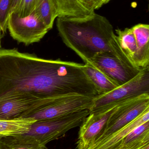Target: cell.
I'll use <instances>...</instances> for the list:
<instances>
[{
	"label": "cell",
	"instance_id": "17",
	"mask_svg": "<svg viewBox=\"0 0 149 149\" xmlns=\"http://www.w3.org/2000/svg\"><path fill=\"white\" fill-rule=\"evenodd\" d=\"M36 120L32 118H17L13 120L0 119V138L27 133Z\"/></svg>",
	"mask_w": 149,
	"mask_h": 149
},
{
	"label": "cell",
	"instance_id": "12",
	"mask_svg": "<svg viewBox=\"0 0 149 149\" xmlns=\"http://www.w3.org/2000/svg\"><path fill=\"white\" fill-rule=\"evenodd\" d=\"M149 121V110L113 134L93 144L87 149H112L137 127Z\"/></svg>",
	"mask_w": 149,
	"mask_h": 149
},
{
	"label": "cell",
	"instance_id": "19",
	"mask_svg": "<svg viewBox=\"0 0 149 149\" xmlns=\"http://www.w3.org/2000/svg\"><path fill=\"white\" fill-rule=\"evenodd\" d=\"M14 0H0V29L3 34L7 30L8 18Z\"/></svg>",
	"mask_w": 149,
	"mask_h": 149
},
{
	"label": "cell",
	"instance_id": "1",
	"mask_svg": "<svg viewBox=\"0 0 149 149\" xmlns=\"http://www.w3.org/2000/svg\"><path fill=\"white\" fill-rule=\"evenodd\" d=\"M13 91L29 93L40 99L100 95L82 64L1 49L0 96Z\"/></svg>",
	"mask_w": 149,
	"mask_h": 149
},
{
	"label": "cell",
	"instance_id": "11",
	"mask_svg": "<svg viewBox=\"0 0 149 149\" xmlns=\"http://www.w3.org/2000/svg\"><path fill=\"white\" fill-rule=\"evenodd\" d=\"M90 62L119 86L135 77L141 70L128 66L113 56L99 54Z\"/></svg>",
	"mask_w": 149,
	"mask_h": 149
},
{
	"label": "cell",
	"instance_id": "16",
	"mask_svg": "<svg viewBox=\"0 0 149 149\" xmlns=\"http://www.w3.org/2000/svg\"><path fill=\"white\" fill-rule=\"evenodd\" d=\"M0 149H48L38 141L24 134L0 138Z\"/></svg>",
	"mask_w": 149,
	"mask_h": 149
},
{
	"label": "cell",
	"instance_id": "25",
	"mask_svg": "<svg viewBox=\"0 0 149 149\" xmlns=\"http://www.w3.org/2000/svg\"><path fill=\"white\" fill-rule=\"evenodd\" d=\"M111 0H104V3L105 4H106V3H108Z\"/></svg>",
	"mask_w": 149,
	"mask_h": 149
},
{
	"label": "cell",
	"instance_id": "3",
	"mask_svg": "<svg viewBox=\"0 0 149 149\" xmlns=\"http://www.w3.org/2000/svg\"><path fill=\"white\" fill-rule=\"evenodd\" d=\"M122 53L135 69L149 67V25L138 24L130 28L115 30Z\"/></svg>",
	"mask_w": 149,
	"mask_h": 149
},
{
	"label": "cell",
	"instance_id": "10",
	"mask_svg": "<svg viewBox=\"0 0 149 149\" xmlns=\"http://www.w3.org/2000/svg\"><path fill=\"white\" fill-rule=\"evenodd\" d=\"M42 99L29 93L13 91L0 96V119L21 118L33 109Z\"/></svg>",
	"mask_w": 149,
	"mask_h": 149
},
{
	"label": "cell",
	"instance_id": "9",
	"mask_svg": "<svg viewBox=\"0 0 149 149\" xmlns=\"http://www.w3.org/2000/svg\"><path fill=\"white\" fill-rule=\"evenodd\" d=\"M121 103L108 105L90 111L89 114L80 125L76 143L77 149L88 148L103 129L111 115Z\"/></svg>",
	"mask_w": 149,
	"mask_h": 149
},
{
	"label": "cell",
	"instance_id": "18",
	"mask_svg": "<svg viewBox=\"0 0 149 149\" xmlns=\"http://www.w3.org/2000/svg\"><path fill=\"white\" fill-rule=\"evenodd\" d=\"M34 11L50 30L51 29L57 17L50 0H37Z\"/></svg>",
	"mask_w": 149,
	"mask_h": 149
},
{
	"label": "cell",
	"instance_id": "13",
	"mask_svg": "<svg viewBox=\"0 0 149 149\" xmlns=\"http://www.w3.org/2000/svg\"><path fill=\"white\" fill-rule=\"evenodd\" d=\"M149 143V121L137 127L112 149H139Z\"/></svg>",
	"mask_w": 149,
	"mask_h": 149
},
{
	"label": "cell",
	"instance_id": "14",
	"mask_svg": "<svg viewBox=\"0 0 149 149\" xmlns=\"http://www.w3.org/2000/svg\"><path fill=\"white\" fill-rule=\"evenodd\" d=\"M84 69L87 76L97 88L100 95L108 93L120 86L92 62L85 63Z\"/></svg>",
	"mask_w": 149,
	"mask_h": 149
},
{
	"label": "cell",
	"instance_id": "21",
	"mask_svg": "<svg viewBox=\"0 0 149 149\" xmlns=\"http://www.w3.org/2000/svg\"><path fill=\"white\" fill-rule=\"evenodd\" d=\"M82 1L86 8L92 13L105 4L104 0H82Z\"/></svg>",
	"mask_w": 149,
	"mask_h": 149
},
{
	"label": "cell",
	"instance_id": "8",
	"mask_svg": "<svg viewBox=\"0 0 149 149\" xmlns=\"http://www.w3.org/2000/svg\"><path fill=\"white\" fill-rule=\"evenodd\" d=\"M7 29L14 39L26 45L39 42L50 31L34 10L25 17H21L15 11L11 12Z\"/></svg>",
	"mask_w": 149,
	"mask_h": 149
},
{
	"label": "cell",
	"instance_id": "15",
	"mask_svg": "<svg viewBox=\"0 0 149 149\" xmlns=\"http://www.w3.org/2000/svg\"><path fill=\"white\" fill-rule=\"evenodd\" d=\"M50 1L57 17L81 16L92 13L86 8L82 0H50Z\"/></svg>",
	"mask_w": 149,
	"mask_h": 149
},
{
	"label": "cell",
	"instance_id": "6",
	"mask_svg": "<svg viewBox=\"0 0 149 149\" xmlns=\"http://www.w3.org/2000/svg\"><path fill=\"white\" fill-rule=\"evenodd\" d=\"M148 110L149 94H144L120 103L91 145L122 128Z\"/></svg>",
	"mask_w": 149,
	"mask_h": 149
},
{
	"label": "cell",
	"instance_id": "7",
	"mask_svg": "<svg viewBox=\"0 0 149 149\" xmlns=\"http://www.w3.org/2000/svg\"><path fill=\"white\" fill-rule=\"evenodd\" d=\"M144 94H149V67L141 70L132 79L111 92L94 98L90 111L120 103Z\"/></svg>",
	"mask_w": 149,
	"mask_h": 149
},
{
	"label": "cell",
	"instance_id": "5",
	"mask_svg": "<svg viewBox=\"0 0 149 149\" xmlns=\"http://www.w3.org/2000/svg\"><path fill=\"white\" fill-rule=\"evenodd\" d=\"M90 113L89 109H85L60 118L36 121L24 134L46 146L50 142L64 136L71 130L80 126Z\"/></svg>",
	"mask_w": 149,
	"mask_h": 149
},
{
	"label": "cell",
	"instance_id": "4",
	"mask_svg": "<svg viewBox=\"0 0 149 149\" xmlns=\"http://www.w3.org/2000/svg\"><path fill=\"white\" fill-rule=\"evenodd\" d=\"M94 98L72 95L42 99L34 108L21 118H32L36 121L51 120L82 111L91 110Z\"/></svg>",
	"mask_w": 149,
	"mask_h": 149
},
{
	"label": "cell",
	"instance_id": "24",
	"mask_svg": "<svg viewBox=\"0 0 149 149\" xmlns=\"http://www.w3.org/2000/svg\"><path fill=\"white\" fill-rule=\"evenodd\" d=\"M139 149H149V143L145 145L143 147H142L141 148Z\"/></svg>",
	"mask_w": 149,
	"mask_h": 149
},
{
	"label": "cell",
	"instance_id": "22",
	"mask_svg": "<svg viewBox=\"0 0 149 149\" xmlns=\"http://www.w3.org/2000/svg\"><path fill=\"white\" fill-rule=\"evenodd\" d=\"M20 0H14L13 1V4H12V7H11V11H10V13L11 12H13L15 9L17 7L20 2Z\"/></svg>",
	"mask_w": 149,
	"mask_h": 149
},
{
	"label": "cell",
	"instance_id": "23",
	"mask_svg": "<svg viewBox=\"0 0 149 149\" xmlns=\"http://www.w3.org/2000/svg\"><path fill=\"white\" fill-rule=\"evenodd\" d=\"M3 33L2 31L0 29V49L1 48V39L2 38L3 36Z\"/></svg>",
	"mask_w": 149,
	"mask_h": 149
},
{
	"label": "cell",
	"instance_id": "20",
	"mask_svg": "<svg viewBox=\"0 0 149 149\" xmlns=\"http://www.w3.org/2000/svg\"><path fill=\"white\" fill-rule=\"evenodd\" d=\"M37 0H20L14 11L21 17L29 15L34 10Z\"/></svg>",
	"mask_w": 149,
	"mask_h": 149
},
{
	"label": "cell",
	"instance_id": "2",
	"mask_svg": "<svg viewBox=\"0 0 149 149\" xmlns=\"http://www.w3.org/2000/svg\"><path fill=\"white\" fill-rule=\"evenodd\" d=\"M57 27L63 42L85 63L103 53L134 68L122 53L113 27L105 17L94 12L81 16L57 17Z\"/></svg>",
	"mask_w": 149,
	"mask_h": 149
}]
</instances>
